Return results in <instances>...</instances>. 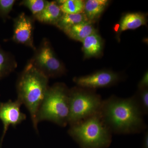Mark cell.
Instances as JSON below:
<instances>
[{"mask_svg":"<svg viewBox=\"0 0 148 148\" xmlns=\"http://www.w3.org/2000/svg\"><path fill=\"white\" fill-rule=\"evenodd\" d=\"M112 134H138L147 130L144 114L135 95L128 98L114 95L103 100L100 113Z\"/></svg>","mask_w":148,"mask_h":148,"instance_id":"cell-1","label":"cell"},{"mask_svg":"<svg viewBox=\"0 0 148 148\" xmlns=\"http://www.w3.org/2000/svg\"><path fill=\"white\" fill-rule=\"evenodd\" d=\"M48 79L31 61L21 73L16 83L17 99L29 111L37 132V114L49 88Z\"/></svg>","mask_w":148,"mask_h":148,"instance_id":"cell-2","label":"cell"},{"mask_svg":"<svg viewBox=\"0 0 148 148\" xmlns=\"http://www.w3.org/2000/svg\"><path fill=\"white\" fill-rule=\"evenodd\" d=\"M70 136L80 148H107L112 142V134L100 114L70 125Z\"/></svg>","mask_w":148,"mask_h":148,"instance_id":"cell-3","label":"cell"},{"mask_svg":"<svg viewBox=\"0 0 148 148\" xmlns=\"http://www.w3.org/2000/svg\"><path fill=\"white\" fill-rule=\"evenodd\" d=\"M69 89L64 84L49 87L37 116L38 123L49 121L62 127L69 124Z\"/></svg>","mask_w":148,"mask_h":148,"instance_id":"cell-4","label":"cell"},{"mask_svg":"<svg viewBox=\"0 0 148 148\" xmlns=\"http://www.w3.org/2000/svg\"><path fill=\"white\" fill-rule=\"evenodd\" d=\"M69 100L70 126L99 114L103 102L94 90L79 86L69 89Z\"/></svg>","mask_w":148,"mask_h":148,"instance_id":"cell-5","label":"cell"},{"mask_svg":"<svg viewBox=\"0 0 148 148\" xmlns=\"http://www.w3.org/2000/svg\"><path fill=\"white\" fill-rule=\"evenodd\" d=\"M32 61L49 78L59 76L65 72L64 66L47 42H43Z\"/></svg>","mask_w":148,"mask_h":148,"instance_id":"cell-6","label":"cell"},{"mask_svg":"<svg viewBox=\"0 0 148 148\" xmlns=\"http://www.w3.org/2000/svg\"><path fill=\"white\" fill-rule=\"evenodd\" d=\"M119 74L108 70H101L90 75L75 77L73 81L79 87L95 90L110 87L120 81Z\"/></svg>","mask_w":148,"mask_h":148,"instance_id":"cell-7","label":"cell"},{"mask_svg":"<svg viewBox=\"0 0 148 148\" xmlns=\"http://www.w3.org/2000/svg\"><path fill=\"white\" fill-rule=\"evenodd\" d=\"M22 103L18 99L16 101H9L0 104V119L3 125L2 136L0 146L10 125L16 127L26 119V114L20 110Z\"/></svg>","mask_w":148,"mask_h":148,"instance_id":"cell-8","label":"cell"},{"mask_svg":"<svg viewBox=\"0 0 148 148\" xmlns=\"http://www.w3.org/2000/svg\"><path fill=\"white\" fill-rule=\"evenodd\" d=\"M33 30L31 18L25 13H22L14 20L12 38L16 42L35 49L33 44Z\"/></svg>","mask_w":148,"mask_h":148,"instance_id":"cell-9","label":"cell"},{"mask_svg":"<svg viewBox=\"0 0 148 148\" xmlns=\"http://www.w3.org/2000/svg\"><path fill=\"white\" fill-rule=\"evenodd\" d=\"M63 14L57 2L48 1L42 11L35 17L40 22L55 25Z\"/></svg>","mask_w":148,"mask_h":148,"instance_id":"cell-10","label":"cell"},{"mask_svg":"<svg viewBox=\"0 0 148 148\" xmlns=\"http://www.w3.org/2000/svg\"><path fill=\"white\" fill-rule=\"evenodd\" d=\"M64 32L71 38L82 42L86 37L97 32L92 22L87 21L76 24Z\"/></svg>","mask_w":148,"mask_h":148,"instance_id":"cell-11","label":"cell"},{"mask_svg":"<svg viewBox=\"0 0 148 148\" xmlns=\"http://www.w3.org/2000/svg\"><path fill=\"white\" fill-rule=\"evenodd\" d=\"M147 18L143 14L133 12L126 14L121 18L119 24L118 32L133 30L146 24Z\"/></svg>","mask_w":148,"mask_h":148,"instance_id":"cell-12","label":"cell"},{"mask_svg":"<svg viewBox=\"0 0 148 148\" xmlns=\"http://www.w3.org/2000/svg\"><path fill=\"white\" fill-rule=\"evenodd\" d=\"M82 42L85 57H95L101 54L103 43L101 36L97 32L86 37Z\"/></svg>","mask_w":148,"mask_h":148,"instance_id":"cell-13","label":"cell"},{"mask_svg":"<svg viewBox=\"0 0 148 148\" xmlns=\"http://www.w3.org/2000/svg\"><path fill=\"white\" fill-rule=\"evenodd\" d=\"M108 3L107 0H88L85 2L84 13L87 20L92 22L99 18Z\"/></svg>","mask_w":148,"mask_h":148,"instance_id":"cell-14","label":"cell"},{"mask_svg":"<svg viewBox=\"0 0 148 148\" xmlns=\"http://www.w3.org/2000/svg\"><path fill=\"white\" fill-rule=\"evenodd\" d=\"M87 21L88 20L84 12L78 14L63 13V15L55 25L64 32L76 24Z\"/></svg>","mask_w":148,"mask_h":148,"instance_id":"cell-15","label":"cell"},{"mask_svg":"<svg viewBox=\"0 0 148 148\" xmlns=\"http://www.w3.org/2000/svg\"><path fill=\"white\" fill-rule=\"evenodd\" d=\"M16 67V62L10 54L0 48V79L10 74Z\"/></svg>","mask_w":148,"mask_h":148,"instance_id":"cell-16","label":"cell"},{"mask_svg":"<svg viewBox=\"0 0 148 148\" xmlns=\"http://www.w3.org/2000/svg\"><path fill=\"white\" fill-rule=\"evenodd\" d=\"M84 2L82 0H66L57 2L63 13L69 14L83 13Z\"/></svg>","mask_w":148,"mask_h":148,"instance_id":"cell-17","label":"cell"},{"mask_svg":"<svg viewBox=\"0 0 148 148\" xmlns=\"http://www.w3.org/2000/svg\"><path fill=\"white\" fill-rule=\"evenodd\" d=\"M47 2L43 0H26L22 1L21 5L27 7L36 16L42 11Z\"/></svg>","mask_w":148,"mask_h":148,"instance_id":"cell-18","label":"cell"},{"mask_svg":"<svg viewBox=\"0 0 148 148\" xmlns=\"http://www.w3.org/2000/svg\"><path fill=\"white\" fill-rule=\"evenodd\" d=\"M135 96L145 115L148 114V88L139 89Z\"/></svg>","mask_w":148,"mask_h":148,"instance_id":"cell-19","label":"cell"},{"mask_svg":"<svg viewBox=\"0 0 148 148\" xmlns=\"http://www.w3.org/2000/svg\"><path fill=\"white\" fill-rule=\"evenodd\" d=\"M15 1L0 0V16L5 18L12 10Z\"/></svg>","mask_w":148,"mask_h":148,"instance_id":"cell-20","label":"cell"},{"mask_svg":"<svg viewBox=\"0 0 148 148\" xmlns=\"http://www.w3.org/2000/svg\"><path fill=\"white\" fill-rule=\"evenodd\" d=\"M148 73L146 72L142 78V79L138 83V89H144L148 88Z\"/></svg>","mask_w":148,"mask_h":148,"instance_id":"cell-21","label":"cell"},{"mask_svg":"<svg viewBox=\"0 0 148 148\" xmlns=\"http://www.w3.org/2000/svg\"><path fill=\"white\" fill-rule=\"evenodd\" d=\"M143 148H148V130H146L144 131L143 136Z\"/></svg>","mask_w":148,"mask_h":148,"instance_id":"cell-22","label":"cell"}]
</instances>
